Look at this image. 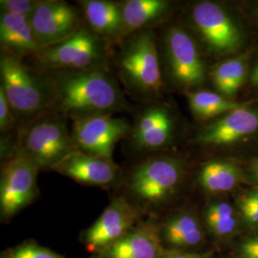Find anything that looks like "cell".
Here are the masks:
<instances>
[{
    "instance_id": "cell-1",
    "label": "cell",
    "mask_w": 258,
    "mask_h": 258,
    "mask_svg": "<svg viewBox=\"0 0 258 258\" xmlns=\"http://www.w3.org/2000/svg\"><path fill=\"white\" fill-rule=\"evenodd\" d=\"M52 89L53 109L69 119L129 112L125 93L111 68L41 72Z\"/></svg>"
},
{
    "instance_id": "cell-2",
    "label": "cell",
    "mask_w": 258,
    "mask_h": 258,
    "mask_svg": "<svg viewBox=\"0 0 258 258\" xmlns=\"http://www.w3.org/2000/svg\"><path fill=\"white\" fill-rule=\"evenodd\" d=\"M186 172L180 157L161 152L145 156L124 172L120 195L146 216L158 218L182 190Z\"/></svg>"
},
{
    "instance_id": "cell-3",
    "label": "cell",
    "mask_w": 258,
    "mask_h": 258,
    "mask_svg": "<svg viewBox=\"0 0 258 258\" xmlns=\"http://www.w3.org/2000/svg\"><path fill=\"white\" fill-rule=\"evenodd\" d=\"M113 65L124 93L143 103L158 102L166 88L162 74L156 33L145 30L134 33L114 51Z\"/></svg>"
},
{
    "instance_id": "cell-4",
    "label": "cell",
    "mask_w": 258,
    "mask_h": 258,
    "mask_svg": "<svg viewBox=\"0 0 258 258\" xmlns=\"http://www.w3.org/2000/svg\"><path fill=\"white\" fill-rule=\"evenodd\" d=\"M0 90L19 120L20 128L53 109L52 89L45 75L23 60L0 53Z\"/></svg>"
},
{
    "instance_id": "cell-5",
    "label": "cell",
    "mask_w": 258,
    "mask_h": 258,
    "mask_svg": "<svg viewBox=\"0 0 258 258\" xmlns=\"http://www.w3.org/2000/svg\"><path fill=\"white\" fill-rule=\"evenodd\" d=\"M67 117L50 110L19 129L15 153H20L41 170H53L75 146Z\"/></svg>"
},
{
    "instance_id": "cell-6",
    "label": "cell",
    "mask_w": 258,
    "mask_h": 258,
    "mask_svg": "<svg viewBox=\"0 0 258 258\" xmlns=\"http://www.w3.org/2000/svg\"><path fill=\"white\" fill-rule=\"evenodd\" d=\"M114 45L85 21L74 36L63 42L43 48L31 59L39 72L111 68Z\"/></svg>"
},
{
    "instance_id": "cell-7",
    "label": "cell",
    "mask_w": 258,
    "mask_h": 258,
    "mask_svg": "<svg viewBox=\"0 0 258 258\" xmlns=\"http://www.w3.org/2000/svg\"><path fill=\"white\" fill-rule=\"evenodd\" d=\"M159 47L163 78L184 93L200 90L208 71L200 48L190 33L181 26L168 28Z\"/></svg>"
},
{
    "instance_id": "cell-8",
    "label": "cell",
    "mask_w": 258,
    "mask_h": 258,
    "mask_svg": "<svg viewBox=\"0 0 258 258\" xmlns=\"http://www.w3.org/2000/svg\"><path fill=\"white\" fill-rule=\"evenodd\" d=\"M40 169L20 153L2 162L0 176V218L10 221L38 196L37 175Z\"/></svg>"
},
{
    "instance_id": "cell-9",
    "label": "cell",
    "mask_w": 258,
    "mask_h": 258,
    "mask_svg": "<svg viewBox=\"0 0 258 258\" xmlns=\"http://www.w3.org/2000/svg\"><path fill=\"white\" fill-rule=\"evenodd\" d=\"M189 20L209 53L215 55L233 54L243 39L239 28L221 5L212 1L195 3Z\"/></svg>"
},
{
    "instance_id": "cell-10",
    "label": "cell",
    "mask_w": 258,
    "mask_h": 258,
    "mask_svg": "<svg viewBox=\"0 0 258 258\" xmlns=\"http://www.w3.org/2000/svg\"><path fill=\"white\" fill-rule=\"evenodd\" d=\"M176 116L163 102H149L139 110L127 136L130 149L143 156L160 153L175 137Z\"/></svg>"
},
{
    "instance_id": "cell-11",
    "label": "cell",
    "mask_w": 258,
    "mask_h": 258,
    "mask_svg": "<svg viewBox=\"0 0 258 258\" xmlns=\"http://www.w3.org/2000/svg\"><path fill=\"white\" fill-rule=\"evenodd\" d=\"M132 124L112 114H95L72 119L71 135L77 149L113 160L116 145L127 138Z\"/></svg>"
},
{
    "instance_id": "cell-12",
    "label": "cell",
    "mask_w": 258,
    "mask_h": 258,
    "mask_svg": "<svg viewBox=\"0 0 258 258\" xmlns=\"http://www.w3.org/2000/svg\"><path fill=\"white\" fill-rule=\"evenodd\" d=\"M146 215L122 195L111 200L100 217L81 234V242L92 254L127 234Z\"/></svg>"
},
{
    "instance_id": "cell-13",
    "label": "cell",
    "mask_w": 258,
    "mask_h": 258,
    "mask_svg": "<svg viewBox=\"0 0 258 258\" xmlns=\"http://www.w3.org/2000/svg\"><path fill=\"white\" fill-rule=\"evenodd\" d=\"M30 19L42 48L63 42L84 23L82 10L62 0H40Z\"/></svg>"
},
{
    "instance_id": "cell-14",
    "label": "cell",
    "mask_w": 258,
    "mask_h": 258,
    "mask_svg": "<svg viewBox=\"0 0 258 258\" xmlns=\"http://www.w3.org/2000/svg\"><path fill=\"white\" fill-rule=\"evenodd\" d=\"M55 171L79 184L102 188L120 187L124 171L113 160L75 150L54 167Z\"/></svg>"
},
{
    "instance_id": "cell-15",
    "label": "cell",
    "mask_w": 258,
    "mask_h": 258,
    "mask_svg": "<svg viewBox=\"0 0 258 258\" xmlns=\"http://www.w3.org/2000/svg\"><path fill=\"white\" fill-rule=\"evenodd\" d=\"M160 221V234L166 249L205 251L208 232L203 219L189 209L169 212Z\"/></svg>"
},
{
    "instance_id": "cell-16",
    "label": "cell",
    "mask_w": 258,
    "mask_h": 258,
    "mask_svg": "<svg viewBox=\"0 0 258 258\" xmlns=\"http://www.w3.org/2000/svg\"><path fill=\"white\" fill-rule=\"evenodd\" d=\"M165 250L159 219L148 217L120 240L92 254L91 258H160Z\"/></svg>"
},
{
    "instance_id": "cell-17",
    "label": "cell",
    "mask_w": 258,
    "mask_h": 258,
    "mask_svg": "<svg viewBox=\"0 0 258 258\" xmlns=\"http://www.w3.org/2000/svg\"><path fill=\"white\" fill-rule=\"evenodd\" d=\"M257 130L258 110L245 106L206 124L194 141L209 147L228 146L251 136Z\"/></svg>"
},
{
    "instance_id": "cell-18",
    "label": "cell",
    "mask_w": 258,
    "mask_h": 258,
    "mask_svg": "<svg viewBox=\"0 0 258 258\" xmlns=\"http://www.w3.org/2000/svg\"><path fill=\"white\" fill-rule=\"evenodd\" d=\"M0 53L23 60L32 57L43 48L39 43L27 17L1 12L0 14Z\"/></svg>"
},
{
    "instance_id": "cell-19",
    "label": "cell",
    "mask_w": 258,
    "mask_h": 258,
    "mask_svg": "<svg viewBox=\"0 0 258 258\" xmlns=\"http://www.w3.org/2000/svg\"><path fill=\"white\" fill-rule=\"evenodd\" d=\"M85 23L114 46L123 40V19L120 2L110 0L78 1Z\"/></svg>"
},
{
    "instance_id": "cell-20",
    "label": "cell",
    "mask_w": 258,
    "mask_h": 258,
    "mask_svg": "<svg viewBox=\"0 0 258 258\" xmlns=\"http://www.w3.org/2000/svg\"><path fill=\"white\" fill-rule=\"evenodd\" d=\"M123 19V38L162 23L172 3L166 0H124L120 2Z\"/></svg>"
},
{
    "instance_id": "cell-21",
    "label": "cell",
    "mask_w": 258,
    "mask_h": 258,
    "mask_svg": "<svg viewBox=\"0 0 258 258\" xmlns=\"http://www.w3.org/2000/svg\"><path fill=\"white\" fill-rule=\"evenodd\" d=\"M202 219L208 236L217 243L232 239L242 223L238 210L224 200H214L208 204L204 209Z\"/></svg>"
},
{
    "instance_id": "cell-22",
    "label": "cell",
    "mask_w": 258,
    "mask_h": 258,
    "mask_svg": "<svg viewBox=\"0 0 258 258\" xmlns=\"http://www.w3.org/2000/svg\"><path fill=\"white\" fill-rule=\"evenodd\" d=\"M196 181L204 192L219 195L233 190L242 181V173L231 162L210 160L199 167Z\"/></svg>"
},
{
    "instance_id": "cell-23",
    "label": "cell",
    "mask_w": 258,
    "mask_h": 258,
    "mask_svg": "<svg viewBox=\"0 0 258 258\" xmlns=\"http://www.w3.org/2000/svg\"><path fill=\"white\" fill-rule=\"evenodd\" d=\"M191 113L197 120H213L222 116L248 106V102H239L222 96L219 93L196 90L185 93Z\"/></svg>"
},
{
    "instance_id": "cell-24",
    "label": "cell",
    "mask_w": 258,
    "mask_h": 258,
    "mask_svg": "<svg viewBox=\"0 0 258 258\" xmlns=\"http://www.w3.org/2000/svg\"><path fill=\"white\" fill-rule=\"evenodd\" d=\"M210 77L218 93L231 99L246 81L247 64L242 58L226 59L212 68Z\"/></svg>"
},
{
    "instance_id": "cell-25",
    "label": "cell",
    "mask_w": 258,
    "mask_h": 258,
    "mask_svg": "<svg viewBox=\"0 0 258 258\" xmlns=\"http://www.w3.org/2000/svg\"><path fill=\"white\" fill-rule=\"evenodd\" d=\"M0 258H66L34 240H26L19 245L5 249Z\"/></svg>"
},
{
    "instance_id": "cell-26",
    "label": "cell",
    "mask_w": 258,
    "mask_h": 258,
    "mask_svg": "<svg viewBox=\"0 0 258 258\" xmlns=\"http://www.w3.org/2000/svg\"><path fill=\"white\" fill-rule=\"evenodd\" d=\"M237 210L243 225L249 231H258V185L240 195Z\"/></svg>"
},
{
    "instance_id": "cell-27",
    "label": "cell",
    "mask_w": 258,
    "mask_h": 258,
    "mask_svg": "<svg viewBox=\"0 0 258 258\" xmlns=\"http://www.w3.org/2000/svg\"><path fill=\"white\" fill-rule=\"evenodd\" d=\"M40 0H1V12L31 18Z\"/></svg>"
},
{
    "instance_id": "cell-28",
    "label": "cell",
    "mask_w": 258,
    "mask_h": 258,
    "mask_svg": "<svg viewBox=\"0 0 258 258\" xmlns=\"http://www.w3.org/2000/svg\"><path fill=\"white\" fill-rule=\"evenodd\" d=\"M236 258H258V234L243 240L235 252Z\"/></svg>"
},
{
    "instance_id": "cell-29",
    "label": "cell",
    "mask_w": 258,
    "mask_h": 258,
    "mask_svg": "<svg viewBox=\"0 0 258 258\" xmlns=\"http://www.w3.org/2000/svg\"><path fill=\"white\" fill-rule=\"evenodd\" d=\"M160 258H213V251H182L166 249Z\"/></svg>"
},
{
    "instance_id": "cell-30",
    "label": "cell",
    "mask_w": 258,
    "mask_h": 258,
    "mask_svg": "<svg viewBox=\"0 0 258 258\" xmlns=\"http://www.w3.org/2000/svg\"><path fill=\"white\" fill-rule=\"evenodd\" d=\"M251 82L258 87V63L253 67L251 71Z\"/></svg>"
},
{
    "instance_id": "cell-31",
    "label": "cell",
    "mask_w": 258,
    "mask_h": 258,
    "mask_svg": "<svg viewBox=\"0 0 258 258\" xmlns=\"http://www.w3.org/2000/svg\"><path fill=\"white\" fill-rule=\"evenodd\" d=\"M251 169H252V176L253 177H258V158L254 161V163L252 164Z\"/></svg>"
},
{
    "instance_id": "cell-32",
    "label": "cell",
    "mask_w": 258,
    "mask_h": 258,
    "mask_svg": "<svg viewBox=\"0 0 258 258\" xmlns=\"http://www.w3.org/2000/svg\"><path fill=\"white\" fill-rule=\"evenodd\" d=\"M253 180H254V182H255L258 185V177H253Z\"/></svg>"
}]
</instances>
